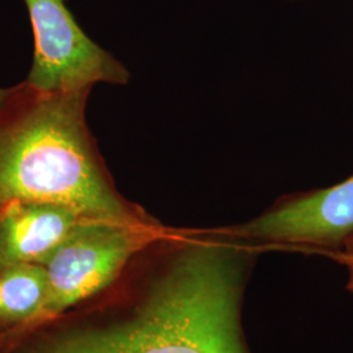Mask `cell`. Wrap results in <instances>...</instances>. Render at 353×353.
I'll return each mask as SVG.
<instances>
[{
    "mask_svg": "<svg viewBox=\"0 0 353 353\" xmlns=\"http://www.w3.org/2000/svg\"><path fill=\"white\" fill-rule=\"evenodd\" d=\"M8 92H10V88H8V89L0 88V101H1V100H4V99H6V96H7V94H8Z\"/></svg>",
    "mask_w": 353,
    "mask_h": 353,
    "instance_id": "9c48e42d",
    "label": "cell"
},
{
    "mask_svg": "<svg viewBox=\"0 0 353 353\" xmlns=\"http://www.w3.org/2000/svg\"><path fill=\"white\" fill-rule=\"evenodd\" d=\"M336 261L347 268L348 274V281H347V288L353 293V236L350 240L345 242L343 250H341L339 256Z\"/></svg>",
    "mask_w": 353,
    "mask_h": 353,
    "instance_id": "ba28073f",
    "label": "cell"
},
{
    "mask_svg": "<svg viewBox=\"0 0 353 353\" xmlns=\"http://www.w3.org/2000/svg\"><path fill=\"white\" fill-rule=\"evenodd\" d=\"M165 229L159 220L147 224L83 220L43 265L48 293L37 314L24 326L10 331L34 326L105 290L132 256Z\"/></svg>",
    "mask_w": 353,
    "mask_h": 353,
    "instance_id": "3957f363",
    "label": "cell"
},
{
    "mask_svg": "<svg viewBox=\"0 0 353 353\" xmlns=\"http://www.w3.org/2000/svg\"><path fill=\"white\" fill-rule=\"evenodd\" d=\"M85 219L74 208L57 203L14 201L0 207L1 265H45Z\"/></svg>",
    "mask_w": 353,
    "mask_h": 353,
    "instance_id": "8992f818",
    "label": "cell"
},
{
    "mask_svg": "<svg viewBox=\"0 0 353 353\" xmlns=\"http://www.w3.org/2000/svg\"><path fill=\"white\" fill-rule=\"evenodd\" d=\"M90 90L46 92L26 81L10 88L0 101V207L57 203L88 219L157 220L117 189L87 123Z\"/></svg>",
    "mask_w": 353,
    "mask_h": 353,
    "instance_id": "7a4b0ae2",
    "label": "cell"
},
{
    "mask_svg": "<svg viewBox=\"0 0 353 353\" xmlns=\"http://www.w3.org/2000/svg\"><path fill=\"white\" fill-rule=\"evenodd\" d=\"M217 230L259 250L292 248L336 261L353 236V176L325 189L281 196L250 220Z\"/></svg>",
    "mask_w": 353,
    "mask_h": 353,
    "instance_id": "277c9868",
    "label": "cell"
},
{
    "mask_svg": "<svg viewBox=\"0 0 353 353\" xmlns=\"http://www.w3.org/2000/svg\"><path fill=\"white\" fill-rule=\"evenodd\" d=\"M34 33V57L26 81L46 92L126 84L123 64L81 30L64 0H26Z\"/></svg>",
    "mask_w": 353,
    "mask_h": 353,
    "instance_id": "5b68a950",
    "label": "cell"
},
{
    "mask_svg": "<svg viewBox=\"0 0 353 353\" xmlns=\"http://www.w3.org/2000/svg\"><path fill=\"white\" fill-rule=\"evenodd\" d=\"M1 267H3V265H1V262H0V270H1Z\"/></svg>",
    "mask_w": 353,
    "mask_h": 353,
    "instance_id": "30bf717a",
    "label": "cell"
},
{
    "mask_svg": "<svg viewBox=\"0 0 353 353\" xmlns=\"http://www.w3.org/2000/svg\"><path fill=\"white\" fill-rule=\"evenodd\" d=\"M48 293V272L38 263H10L0 270V334L30 322Z\"/></svg>",
    "mask_w": 353,
    "mask_h": 353,
    "instance_id": "52a82bcc",
    "label": "cell"
},
{
    "mask_svg": "<svg viewBox=\"0 0 353 353\" xmlns=\"http://www.w3.org/2000/svg\"><path fill=\"white\" fill-rule=\"evenodd\" d=\"M259 249L216 228L166 227L105 290L0 353H252L243 306Z\"/></svg>",
    "mask_w": 353,
    "mask_h": 353,
    "instance_id": "6da1fadb",
    "label": "cell"
}]
</instances>
